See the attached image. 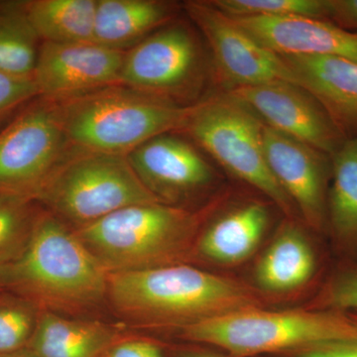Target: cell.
<instances>
[{
  "instance_id": "21",
  "label": "cell",
  "mask_w": 357,
  "mask_h": 357,
  "mask_svg": "<svg viewBox=\"0 0 357 357\" xmlns=\"http://www.w3.org/2000/svg\"><path fill=\"white\" fill-rule=\"evenodd\" d=\"M116 344V333L96 321L40 311L28 347L39 357H102Z\"/></svg>"
},
{
  "instance_id": "2",
  "label": "cell",
  "mask_w": 357,
  "mask_h": 357,
  "mask_svg": "<svg viewBox=\"0 0 357 357\" xmlns=\"http://www.w3.org/2000/svg\"><path fill=\"white\" fill-rule=\"evenodd\" d=\"M230 197L222 190L196 211L164 203L135 204L75 234L109 273L184 264L196 251L202 227Z\"/></svg>"
},
{
  "instance_id": "4",
  "label": "cell",
  "mask_w": 357,
  "mask_h": 357,
  "mask_svg": "<svg viewBox=\"0 0 357 357\" xmlns=\"http://www.w3.org/2000/svg\"><path fill=\"white\" fill-rule=\"evenodd\" d=\"M54 102L73 150L124 156L156 136L182 132L196 105H173L122 84Z\"/></svg>"
},
{
  "instance_id": "19",
  "label": "cell",
  "mask_w": 357,
  "mask_h": 357,
  "mask_svg": "<svg viewBox=\"0 0 357 357\" xmlns=\"http://www.w3.org/2000/svg\"><path fill=\"white\" fill-rule=\"evenodd\" d=\"M326 236L338 260L357 262V135L333 156Z\"/></svg>"
},
{
  "instance_id": "10",
  "label": "cell",
  "mask_w": 357,
  "mask_h": 357,
  "mask_svg": "<svg viewBox=\"0 0 357 357\" xmlns=\"http://www.w3.org/2000/svg\"><path fill=\"white\" fill-rule=\"evenodd\" d=\"M182 7L206 40L220 93L277 81L294 83L280 56L258 43L211 1H187Z\"/></svg>"
},
{
  "instance_id": "12",
  "label": "cell",
  "mask_w": 357,
  "mask_h": 357,
  "mask_svg": "<svg viewBox=\"0 0 357 357\" xmlns=\"http://www.w3.org/2000/svg\"><path fill=\"white\" fill-rule=\"evenodd\" d=\"M263 141L268 166L299 218L312 231L326 236L333 157L266 126Z\"/></svg>"
},
{
  "instance_id": "18",
  "label": "cell",
  "mask_w": 357,
  "mask_h": 357,
  "mask_svg": "<svg viewBox=\"0 0 357 357\" xmlns=\"http://www.w3.org/2000/svg\"><path fill=\"white\" fill-rule=\"evenodd\" d=\"M178 4L163 0H98L93 42L114 50L132 49L173 22Z\"/></svg>"
},
{
  "instance_id": "6",
  "label": "cell",
  "mask_w": 357,
  "mask_h": 357,
  "mask_svg": "<svg viewBox=\"0 0 357 357\" xmlns=\"http://www.w3.org/2000/svg\"><path fill=\"white\" fill-rule=\"evenodd\" d=\"M263 130L264 124L243 103L218 93L196 103L182 132L227 173L296 220L295 206L268 166Z\"/></svg>"
},
{
  "instance_id": "23",
  "label": "cell",
  "mask_w": 357,
  "mask_h": 357,
  "mask_svg": "<svg viewBox=\"0 0 357 357\" xmlns=\"http://www.w3.org/2000/svg\"><path fill=\"white\" fill-rule=\"evenodd\" d=\"M39 40L26 16L24 1L0 3V72L33 77Z\"/></svg>"
},
{
  "instance_id": "29",
  "label": "cell",
  "mask_w": 357,
  "mask_h": 357,
  "mask_svg": "<svg viewBox=\"0 0 357 357\" xmlns=\"http://www.w3.org/2000/svg\"><path fill=\"white\" fill-rule=\"evenodd\" d=\"M328 21L347 31L357 32V0H328Z\"/></svg>"
},
{
  "instance_id": "28",
  "label": "cell",
  "mask_w": 357,
  "mask_h": 357,
  "mask_svg": "<svg viewBox=\"0 0 357 357\" xmlns=\"http://www.w3.org/2000/svg\"><path fill=\"white\" fill-rule=\"evenodd\" d=\"M38 96V89L33 77L11 76L0 72V121L16 107Z\"/></svg>"
},
{
  "instance_id": "31",
  "label": "cell",
  "mask_w": 357,
  "mask_h": 357,
  "mask_svg": "<svg viewBox=\"0 0 357 357\" xmlns=\"http://www.w3.org/2000/svg\"><path fill=\"white\" fill-rule=\"evenodd\" d=\"M300 357H357V342L310 349L303 352Z\"/></svg>"
},
{
  "instance_id": "16",
  "label": "cell",
  "mask_w": 357,
  "mask_h": 357,
  "mask_svg": "<svg viewBox=\"0 0 357 357\" xmlns=\"http://www.w3.org/2000/svg\"><path fill=\"white\" fill-rule=\"evenodd\" d=\"M294 83L321 103L345 137L357 135V62L337 56H280Z\"/></svg>"
},
{
  "instance_id": "17",
  "label": "cell",
  "mask_w": 357,
  "mask_h": 357,
  "mask_svg": "<svg viewBox=\"0 0 357 357\" xmlns=\"http://www.w3.org/2000/svg\"><path fill=\"white\" fill-rule=\"evenodd\" d=\"M229 199L206 223L196 246L198 255L220 264H236L252 255L269 227L274 206L249 199L227 208Z\"/></svg>"
},
{
  "instance_id": "8",
  "label": "cell",
  "mask_w": 357,
  "mask_h": 357,
  "mask_svg": "<svg viewBox=\"0 0 357 357\" xmlns=\"http://www.w3.org/2000/svg\"><path fill=\"white\" fill-rule=\"evenodd\" d=\"M206 52L189 25L174 20L126 52L121 84L181 107L196 105L213 79Z\"/></svg>"
},
{
  "instance_id": "26",
  "label": "cell",
  "mask_w": 357,
  "mask_h": 357,
  "mask_svg": "<svg viewBox=\"0 0 357 357\" xmlns=\"http://www.w3.org/2000/svg\"><path fill=\"white\" fill-rule=\"evenodd\" d=\"M40 310L17 296H0V356L27 347Z\"/></svg>"
},
{
  "instance_id": "3",
  "label": "cell",
  "mask_w": 357,
  "mask_h": 357,
  "mask_svg": "<svg viewBox=\"0 0 357 357\" xmlns=\"http://www.w3.org/2000/svg\"><path fill=\"white\" fill-rule=\"evenodd\" d=\"M107 297L126 319L176 328L262 305L246 284L185 263L109 273Z\"/></svg>"
},
{
  "instance_id": "20",
  "label": "cell",
  "mask_w": 357,
  "mask_h": 357,
  "mask_svg": "<svg viewBox=\"0 0 357 357\" xmlns=\"http://www.w3.org/2000/svg\"><path fill=\"white\" fill-rule=\"evenodd\" d=\"M318 268V258L306 234L295 220L284 222L255 270L258 287L286 293L306 285Z\"/></svg>"
},
{
  "instance_id": "22",
  "label": "cell",
  "mask_w": 357,
  "mask_h": 357,
  "mask_svg": "<svg viewBox=\"0 0 357 357\" xmlns=\"http://www.w3.org/2000/svg\"><path fill=\"white\" fill-rule=\"evenodd\" d=\"M98 0L24 1L30 24L42 42H93Z\"/></svg>"
},
{
  "instance_id": "7",
  "label": "cell",
  "mask_w": 357,
  "mask_h": 357,
  "mask_svg": "<svg viewBox=\"0 0 357 357\" xmlns=\"http://www.w3.org/2000/svg\"><path fill=\"white\" fill-rule=\"evenodd\" d=\"M35 199L77 229L128 206L162 203L143 184L128 156L75 150Z\"/></svg>"
},
{
  "instance_id": "9",
  "label": "cell",
  "mask_w": 357,
  "mask_h": 357,
  "mask_svg": "<svg viewBox=\"0 0 357 357\" xmlns=\"http://www.w3.org/2000/svg\"><path fill=\"white\" fill-rule=\"evenodd\" d=\"M73 151L57 103L38 96L0 132V194L35 199Z\"/></svg>"
},
{
  "instance_id": "1",
  "label": "cell",
  "mask_w": 357,
  "mask_h": 357,
  "mask_svg": "<svg viewBox=\"0 0 357 357\" xmlns=\"http://www.w3.org/2000/svg\"><path fill=\"white\" fill-rule=\"evenodd\" d=\"M109 275L75 230L44 213H38L22 252L0 268V288L40 311L75 312L107 297Z\"/></svg>"
},
{
  "instance_id": "32",
  "label": "cell",
  "mask_w": 357,
  "mask_h": 357,
  "mask_svg": "<svg viewBox=\"0 0 357 357\" xmlns=\"http://www.w3.org/2000/svg\"><path fill=\"white\" fill-rule=\"evenodd\" d=\"M0 357H39L29 347H24L20 351L10 352V354H2Z\"/></svg>"
},
{
  "instance_id": "25",
  "label": "cell",
  "mask_w": 357,
  "mask_h": 357,
  "mask_svg": "<svg viewBox=\"0 0 357 357\" xmlns=\"http://www.w3.org/2000/svg\"><path fill=\"white\" fill-rule=\"evenodd\" d=\"M232 18L304 16L328 21V0H211Z\"/></svg>"
},
{
  "instance_id": "14",
  "label": "cell",
  "mask_w": 357,
  "mask_h": 357,
  "mask_svg": "<svg viewBox=\"0 0 357 357\" xmlns=\"http://www.w3.org/2000/svg\"><path fill=\"white\" fill-rule=\"evenodd\" d=\"M126 53L95 42H42L33 75L39 96L60 100L121 84Z\"/></svg>"
},
{
  "instance_id": "13",
  "label": "cell",
  "mask_w": 357,
  "mask_h": 357,
  "mask_svg": "<svg viewBox=\"0 0 357 357\" xmlns=\"http://www.w3.org/2000/svg\"><path fill=\"white\" fill-rule=\"evenodd\" d=\"M145 187L162 203H178L213 189L215 167L194 144L177 134L156 136L128 155Z\"/></svg>"
},
{
  "instance_id": "5",
  "label": "cell",
  "mask_w": 357,
  "mask_h": 357,
  "mask_svg": "<svg viewBox=\"0 0 357 357\" xmlns=\"http://www.w3.org/2000/svg\"><path fill=\"white\" fill-rule=\"evenodd\" d=\"M185 340L251 356L357 342V312L241 310L178 326Z\"/></svg>"
},
{
  "instance_id": "11",
  "label": "cell",
  "mask_w": 357,
  "mask_h": 357,
  "mask_svg": "<svg viewBox=\"0 0 357 357\" xmlns=\"http://www.w3.org/2000/svg\"><path fill=\"white\" fill-rule=\"evenodd\" d=\"M225 93L243 103L268 128L332 157L347 139L321 103L299 84L277 81Z\"/></svg>"
},
{
  "instance_id": "24",
  "label": "cell",
  "mask_w": 357,
  "mask_h": 357,
  "mask_svg": "<svg viewBox=\"0 0 357 357\" xmlns=\"http://www.w3.org/2000/svg\"><path fill=\"white\" fill-rule=\"evenodd\" d=\"M34 199L0 194V268L15 259L28 243L38 213Z\"/></svg>"
},
{
  "instance_id": "33",
  "label": "cell",
  "mask_w": 357,
  "mask_h": 357,
  "mask_svg": "<svg viewBox=\"0 0 357 357\" xmlns=\"http://www.w3.org/2000/svg\"><path fill=\"white\" fill-rule=\"evenodd\" d=\"M181 357H218L211 356V354H199V352H189V354H184Z\"/></svg>"
},
{
  "instance_id": "15",
  "label": "cell",
  "mask_w": 357,
  "mask_h": 357,
  "mask_svg": "<svg viewBox=\"0 0 357 357\" xmlns=\"http://www.w3.org/2000/svg\"><path fill=\"white\" fill-rule=\"evenodd\" d=\"M232 18V17H231ZM258 43L279 56H337L357 62V32L304 16L232 18Z\"/></svg>"
},
{
  "instance_id": "30",
  "label": "cell",
  "mask_w": 357,
  "mask_h": 357,
  "mask_svg": "<svg viewBox=\"0 0 357 357\" xmlns=\"http://www.w3.org/2000/svg\"><path fill=\"white\" fill-rule=\"evenodd\" d=\"M105 357H163L157 345L145 340L116 342Z\"/></svg>"
},
{
  "instance_id": "27",
  "label": "cell",
  "mask_w": 357,
  "mask_h": 357,
  "mask_svg": "<svg viewBox=\"0 0 357 357\" xmlns=\"http://www.w3.org/2000/svg\"><path fill=\"white\" fill-rule=\"evenodd\" d=\"M309 309L357 312V262L338 260Z\"/></svg>"
}]
</instances>
